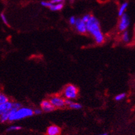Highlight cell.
<instances>
[{"instance_id":"obj_10","label":"cell","mask_w":135,"mask_h":135,"mask_svg":"<svg viewBox=\"0 0 135 135\" xmlns=\"http://www.w3.org/2000/svg\"><path fill=\"white\" fill-rule=\"evenodd\" d=\"M67 105L70 108L72 109H76V110H78V109L81 108V105L79 104V103H74L73 101H70V99L66 100V105Z\"/></svg>"},{"instance_id":"obj_3","label":"cell","mask_w":135,"mask_h":135,"mask_svg":"<svg viewBox=\"0 0 135 135\" xmlns=\"http://www.w3.org/2000/svg\"><path fill=\"white\" fill-rule=\"evenodd\" d=\"M78 94V89L74 85H68L64 91V95L68 99H75Z\"/></svg>"},{"instance_id":"obj_24","label":"cell","mask_w":135,"mask_h":135,"mask_svg":"<svg viewBox=\"0 0 135 135\" xmlns=\"http://www.w3.org/2000/svg\"><path fill=\"white\" fill-rule=\"evenodd\" d=\"M34 112V114H40L41 113V112H42V110H41V109H35V110H33Z\"/></svg>"},{"instance_id":"obj_11","label":"cell","mask_w":135,"mask_h":135,"mask_svg":"<svg viewBox=\"0 0 135 135\" xmlns=\"http://www.w3.org/2000/svg\"><path fill=\"white\" fill-rule=\"evenodd\" d=\"M64 8V4L59 3V4H52L49 8L52 11H61Z\"/></svg>"},{"instance_id":"obj_16","label":"cell","mask_w":135,"mask_h":135,"mask_svg":"<svg viewBox=\"0 0 135 135\" xmlns=\"http://www.w3.org/2000/svg\"><path fill=\"white\" fill-rule=\"evenodd\" d=\"M126 96V94H125V93H121V94H118V95L115 97V100L116 101H121L123 99H125Z\"/></svg>"},{"instance_id":"obj_23","label":"cell","mask_w":135,"mask_h":135,"mask_svg":"<svg viewBox=\"0 0 135 135\" xmlns=\"http://www.w3.org/2000/svg\"><path fill=\"white\" fill-rule=\"evenodd\" d=\"M65 0H51L50 1L52 4H59V3H63Z\"/></svg>"},{"instance_id":"obj_21","label":"cell","mask_w":135,"mask_h":135,"mask_svg":"<svg viewBox=\"0 0 135 135\" xmlns=\"http://www.w3.org/2000/svg\"><path fill=\"white\" fill-rule=\"evenodd\" d=\"M76 19H75V17H71L70 18L69 20V22L71 24V25H75V22H76Z\"/></svg>"},{"instance_id":"obj_14","label":"cell","mask_w":135,"mask_h":135,"mask_svg":"<svg viewBox=\"0 0 135 135\" xmlns=\"http://www.w3.org/2000/svg\"><path fill=\"white\" fill-rule=\"evenodd\" d=\"M8 101H9V100L6 95H5L4 93H0V104L4 103V102H6Z\"/></svg>"},{"instance_id":"obj_7","label":"cell","mask_w":135,"mask_h":135,"mask_svg":"<svg viewBox=\"0 0 135 135\" xmlns=\"http://www.w3.org/2000/svg\"><path fill=\"white\" fill-rule=\"evenodd\" d=\"M41 108L43 111L46 112H52L55 109V107L51 104L50 101H48V100H44L41 102Z\"/></svg>"},{"instance_id":"obj_5","label":"cell","mask_w":135,"mask_h":135,"mask_svg":"<svg viewBox=\"0 0 135 135\" xmlns=\"http://www.w3.org/2000/svg\"><path fill=\"white\" fill-rule=\"evenodd\" d=\"M51 104L56 108H63L66 105V100L58 96H54L50 100Z\"/></svg>"},{"instance_id":"obj_22","label":"cell","mask_w":135,"mask_h":135,"mask_svg":"<svg viewBox=\"0 0 135 135\" xmlns=\"http://www.w3.org/2000/svg\"><path fill=\"white\" fill-rule=\"evenodd\" d=\"M90 17V15H84V16L83 17V18H82V20H83L84 22H85V23H86Z\"/></svg>"},{"instance_id":"obj_17","label":"cell","mask_w":135,"mask_h":135,"mask_svg":"<svg viewBox=\"0 0 135 135\" xmlns=\"http://www.w3.org/2000/svg\"><path fill=\"white\" fill-rule=\"evenodd\" d=\"M0 17H1L2 21L5 23L6 25H8V21L7 18H6L5 15H4V13H2V14L0 15Z\"/></svg>"},{"instance_id":"obj_25","label":"cell","mask_w":135,"mask_h":135,"mask_svg":"<svg viewBox=\"0 0 135 135\" xmlns=\"http://www.w3.org/2000/svg\"><path fill=\"white\" fill-rule=\"evenodd\" d=\"M99 135H108L107 134H99Z\"/></svg>"},{"instance_id":"obj_12","label":"cell","mask_w":135,"mask_h":135,"mask_svg":"<svg viewBox=\"0 0 135 135\" xmlns=\"http://www.w3.org/2000/svg\"><path fill=\"white\" fill-rule=\"evenodd\" d=\"M128 6V2H124V3H123L121 5L120 8H119V15L120 17L122 15L123 13H125V11H126L127 8Z\"/></svg>"},{"instance_id":"obj_15","label":"cell","mask_w":135,"mask_h":135,"mask_svg":"<svg viewBox=\"0 0 135 135\" xmlns=\"http://www.w3.org/2000/svg\"><path fill=\"white\" fill-rule=\"evenodd\" d=\"M123 41H125V42H128L130 41V35H129V33H128V31H125L123 34L122 37Z\"/></svg>"},{"instance_id":"obj_8","label":"cell","mask_w":135,"mask_h":135,"mask_svg":"<svg viewBox=\"0 0 135 135\" xmlns=\"http://www.w3.org/2000/svg\"><path fill=\"white\" fill-rule=\"evenodd\" d=\"M13 108V103L11 101H6L3 103L0 104V114L4 113V112H8L12 109Z\"/></svg>"},{"instance_id":"obj_18","label":"cell","mask_w":135,"mask_h":135,"mask_svg":"<svg viewBox=\"0 0 135 135\" xmlns=\"http://www.w3.org/2000/svg\"><path fill=\"white\" fill-rule=\"evenodd\" d=\"M41 6H44V7L50 8L52 4V3L50 2V1H49V2H45V1H44V2H41Z\"/></svg>"},{"instance_id":"obj_1","label":"cell","mask_w":135,"mask_h":135,"mask_svg":"<svg viewBox=\"0 0 135 135\" xmlns=\"http://www.w3.org/2000/svg\"><path fill=\"white\" fill-rule=\"evenodd\" d=\"M87 32L92 35L98 44H101L104 41V36L101 32L99 21L94 17L91 16L85 23Z\"/></svg>"},{"instance_id":"obj_13","label":"cell","mask_w":135,"mask_h":135,"mask_svg":"<svg viewBox=\"0 0 135 135\" xmlns=\"http://www.w3.org/2000/svg\"><path fill=\"white\" fill-rule=\"evenodd\" d=\"M8 117H9V112H4L0 114V122L5 123L6 121H8Z\"/></svg>"},{"instance_id":"obj_4","label":"cell","mask_w":135,"mask_h":135,"mask_svg":"<svg viewBox=\"0 0 135 135\" xmlns=\"http://www.w3.org/2000/svg\"><path fill=\"white\" fill-rule=\"evenodd\" d=\"M130 25V18L128 15L123 13L121 16V20L119 24V30L120 31H125Z\"/></svg>"},{"instance_id":"obj_2","label":"cell","mask_w":135,"mask_h":135,"mask_svg":"<svg viewBox=\"0 0 135 135\" xmlns=\"http://www.w3.org/2000/svg\"><path fill=\"white\" fill-rule=\"evenodd\" d=\"M34 114L33 110L29 108H20L19 109H15L12 108L9 111L8 121H13L21 120L22 119H25L26 117H31Z\"/></svg>"},{"instance_id":"obj_9","label":"cell","mask_w":135,"mask_h":135,"mask_svg":"<svg viewBox=\"0 0 135 135\" xmlns=\"http://www.w3.org/2000/svg\"><path fill=\"white\" fill-rule=\"evenodd\" d=\"M61 129L59 127L52 125L48 128L46 132L47 135H60Z\"/></svg>"},{"instance_id":"obj_6","label":"cell","mask_w":135,"mask_h":135,"mask_svg":"<svg viewBox=\"0 0 135 135\" xmlns=\"http://www.w3.org/2000/svg\"><path fill=\"white\" fill-rule=\"evenodd\" d=\"M75 28H76V30L79 32H80L81 34H84L87 32L86 30V24L85 22H84L82 19H78L76 20V22L75 23Z\"/></svg>"},{"instance_id":"obj_20","label":"cell","mask_w":135,"mask_h":135,"mask_svg":"<svg viewBox=\"0 0 135 135\" xmlns=\"http://www.w3.org/2000/svg\"><path fill=\"white\" fill-rule=\"evenodd\" d=\"M21 107V105L20 103H17V102H14L13 103V108L15 109H19Z\"/></svg>"},{"instance_id":"obj_19","label":"cell","mask_w":135,"mask_h":135,"mask_svg":"<svg viewBox=\"0 0 135 135\" xmlns=\"http://www.w3.org/2000/svg\"><path fill=\"white\" fill-rule=\"evenodd\" d=\"M21 127L17 126H11L10 128L8 129V131H13V130H21Z\"/></svg>"}]
</instances>
